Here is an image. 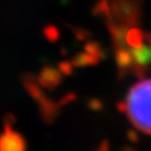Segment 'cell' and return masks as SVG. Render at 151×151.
<instances>
[{"mask_svg": "<svg viewBox=\"0 0 151 151\" xmlns=\"http://www.w3.org/2000/svg\"><path fill=\"white\" fill-rule=\"evenodd\" d=\"M150 43H151V38H150Z\"/></svg>", "mask_w": 151, "mask_h": 151, "instance_id": "obj_2", "label": "cell"}, {"mask_svg": "<svg viewBox=\"0 0 151 151\" xmlns=\"http://www.w3.org/2000/svg\"><path fill=\"white\" fill-rule=\"evenodd\" d=\"M125 108L132 125L151 135V78L132 86L126 97Z\"/></svg>", "mask_w": 151, "mask_h": 151, "instance_id": "obj_1", "label": "cell"}]
</instances>
